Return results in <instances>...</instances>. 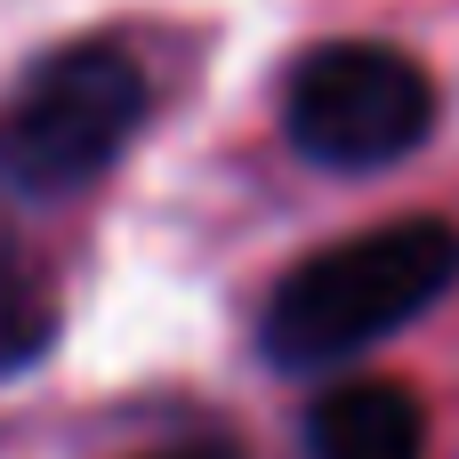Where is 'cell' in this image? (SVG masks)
<instances>
[{"label":"cell","mask_w":459,"mask_h":459,"mask_svg":"<svg viewBox=\"0 0 459 459\" xmlns=\"http://www.w3.org/2000/svg\"><path fill=\"white\" fill-rule=\"evenodd\" d=\"M459 282V226L452 218H387L347 242L307 250L258 307V355L266 371H331L363 347L411 331L428 307H444Z\"/></svg>","instance_id":"6da1fadb"},{"label":"cell","mask_w":459,"mask_h":459,"mask_svg":"<svg viewBox=\"0 0 459 459\" xmlns=\"http://www.w3.org/2000/svg\"><path fill=\"white\" fill-rule=\"evenodd\" d=\"M153 121V81L113 32H81L24 65L0 97V186L16 202H73L89 194Z\"/></svg>","instance_id":"7a4b0ae2"},{"label":"cell","mask_w":459,"mask_h":459,"mask_svg":"<svg viewBox=\"0 0 459 459\" xmlns=\"http://www.w3.org/2000/svg\"><path fill=\"white\" fill-rule=\"evenodd\" d=\"M444 97L436 73L395 48V40H315L290 73H282V137L299 161L363 178V169H395L428 145Z\"/></svg>","instance_id":"3957f363"},{"label":"cell","mask_w":459,"mask_h":459,"mask_svg":"<svg viewBox=\"0 0 459 459\" xmlns=\"http://www.w3.org/2000/svg\"><path fill=\"white\" fill-rule=\"evenodd\" d=\"M307 459H428V411L403 379H339L307 403Z\"/></svg>","instance_id":"277c9868"},{"label":"cell","mask_w":459,"mask_h":459,"mask_svg":"<svg viewBox=\"0 0 459 459\" xmlns=\"http://www.w3.org/2000/svg\"><path fill=\"white\" fill-rule=\"evenodd\" d=\"M48 347H56V299L32 274V258L0 242V379H24Z\"/></svg>","instance_id":"5b68a950"},{"label":"cell","mask_w":459,"mask_h":459,"mask_svg":"<svg viewBox=\"0 0 459 459\" xmlns=\"http://www.w3.org/2000/svg\"><path fill=\"white\" fill-rule=\"evenodd\" d=\"M153 459H242L234 444H178V452H153Z\"/></svg>","instance_id":"8992f818"}]
</instances>
